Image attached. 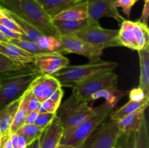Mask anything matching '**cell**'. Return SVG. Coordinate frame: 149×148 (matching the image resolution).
Listing matches in <instances>:
<instances>
[{"label":"cell","mask_w":149,"mask_h":148,"mask_svg":"<svg viewBox=\"0 0 149 148\" xmlns=\"http://www.w3.org/2000/svg\"><path fill=\"white\" fill-rule=\"evenodd\" d=\"M0 5L31 25L43 36H53L59 39L52 19L36 0H0Z\"/></svg>","instance_id":"cell-1"},{"label":"cell","mask_w":149,"mask_h":148,"mask_svg":"<svg viewBox=\"0 0 149 148\" xmlns=\"http://www.w3.org/2000/svg\"><path fill=\"white\" fill-rule=\"evenodd\" d=\"M119 65L116 62L99 59L79 65H67L52 75L61 86L72 88L74 86L100 73L111 72Z\"/></svg>","instance_id":"cell-2"},{"label":"cell","mask_w":149,"mask_h":148,"mask_svg":"<svg viewBox=\"0 0 149 148\" xmlns=\"http://www.w3.org/2000/svg\"><path fill=\"white\" fill-rule=\"evenodd\" d=\"M40 75L33 65L0 77V110L21 97L36 77Z\"/></svg>","instance_id":"cell-3"},{"label":"cell","mask_w":149,"mask_h":148,"mask_svg":"<svg viewBox=\"0 0 149 148\" xmlns=\"http://www.w3.org/2000/svg\"><path fill=\"white\" fill-rule=\"evenodd\" d=\"M95 112V107H90L88 103L79 100L72 93L65 101L61 103L56 111V116L63 129L62 138L70 134Z\"/></svg>","instance_id":"cell-4"},{"label":"cell","mask_w":149,"mask_h":148,"mask_svg":"<svg viewBox=\"0 0 149 148\" xmlns=\"http://www.w3.org/2000/svg\"><path fill=\"white\" fill-rule=\"evenodd\" d=\"M113 110L114 107L109 105L106 102L95 107V112L91 117L81 123L68 136L61 138L60 145L68 147L80 148L86 139L110 116Z\"/></svg>","instance_id":"cell-5"},{"label":"cell","mask_w":149,"mask_h":148,"mask_svg":"<svg viewBox=\"0 0 149 148\" xmlns=\"http://www.w3.org/2000/svg\"><path fill=\"white\" fill-rule=\"evenodd\" d=\"M119 29H107L101 27L98 21L87 18V23L76 36L104 50L106 48L121 46L118 40Z\"/></svg>","instance_id":"cell-6"},{"label":"cell","mask_w":149,"mask_h":148,"mask_svg":"<svg viewBox=\"0 0 149 148\" xmlns=\"http://www.w3.org/2000/svg\"><path fill=\"white\" fill-rule=\"evenodd\" d=\"M118 40L121 46L138 51L149 46L148 26L145 23L126 20L122 22Z\"/></svg>","instance_id":"cell-7"},{"label":"cell","mask_w":149,"mask_h":148,"mask_svg":"<svg viewBox=\"0 0 149 148\" xmlns=\"http://www.w3.org/2000/svg\"><path fill=\"white\" fill-rule=\"evenodd\" d=\"M117 84L118 75L111 71L96 75L74 86L72 93L79 100L89 103L93 94L104 89L116 87Z\"/></svg>","instance_id":"cell-8"},{"label":"cell","mask_w":149,"mask_h":148,"mask_svg":"<svg viewBox=\"0 0 149 148\" xmlns=\"http://www.w3.org/2000/svg\"><path fill=\"white\" fill-rule=\"evenodd\" d=\"M121 135L118 122L109 116L86 139L80 148H113Z\"/></svg>","instance_id":"cell-9"},{"label":"cell","mask_w":149,"mask_h":148,"mask_svg":"<svg viewBox=\"0 0 149 148\" xmlns=\"http://www.w3.org/2000/svg\"><path fill=\"white\" fill-rule=\"evenodd\" d=\"M61 43L59 52L61 54L74 53L88 58L90 61L100 59L103 50L74 35L59 37Z\"/></svg>","instance_id":"cell-10"},{"label":"cell","mask_w":149,"mask_h":148,"mask_svg":"<svg viewBox=\"0 0 149 148\" xmlns=\"http://www.w3.org/2000/svg\"><path fill=\"white\" fill-rule=\"evenodd\" d=\"M69 65V59L58 52L36 55L33 65L39 74L52 75Z\"/></svg>","instance_id":"cell-11"},{"label":"cell","mask_w":149,"mask_h":148,"mask_svg":"<svg viewBox=\"0 0 149 148\" xmlns=\"http://www.w3.org/2000/svg\"><path fill=\"white\" fill-rule=\"evenodd\" d=\"M115 1L116 0H87L88 17L97 21L102 17H111L120 25L125 17L118 11Z\"/></svg>","instance_id":"cell-12"},{"label":"cell","mask_w":149,"mask_h":148,"mask_svg":"<svg viewBox=\"0 0 149 148\" xmlns=\"http://www.w3.org/2000/svg\"><path fill=\"white\" fill-rule=\"evenodd\" d=\"M32 94L41 103L51 97L61 86L59 81L54 76L40 75L33 79L30 85Z\"/></svg>","instance_id":"cell-13"},{"label":"cell","mask_w":149,"mask_h":148,"mask_svg":"<svg viewBox=\"0 0 149 148\" xmlns=\"http://www.w3.org/2000/svg\"><path fill=\"white\" fill-rule=\"evenodd\" d=\"M63 133V126L55 115L53 120L42 131L39 137L40 148H57Z\"/></svg>","instance_id":"cell-14"},{"label":"cell","mask_w":149,"mask_h":148,"mask_svg":"<svg viewBox=\"0 0 149 148\" xmlns=\"http://www.w3.org/2000/svg\"><path fill=\"white\" fill-rule=\"evenodd\" d=\"M0 53L23 65H33L34 60V55L26 52L11 42L0 43Z\"/></svg>","instance_id":"cell-15"},{"label":"cell","mask_w":149,"mask_h":148,"mask_svg":"<svg viewBox=\"0 0 149 148\" xmlns=\"http://www.w3.org/2000/svg\"><path fill=\"white\" fill-rule=\"evenodd\" d=\"M148 107H143L136 111L127 115L118 120V127L121 133L129 134L132 132H137L139 130L143 119L145 117V111Z\"/></svg>","instance_id":"cell-16"},{"label":"cell","mask_w":149,"mask_h":148,"mask_svg":"<svg viewBox=\"0 0 149 148\" xmlns=\"http://www.w3.org/2000/svg\"><path fill=\"white\" fill-rule=\"evenodd\" d=\"M20 99L21 97L0 110V138L10 135V127L20 104Z\"/></svg>","instance_id":"cell-17"},{"label":"cell","mask_w":149,"mask_h":148,"mask_svg":"<svg viewBox=\"0 0 149 148\" xmlns=\"http://www.w3.org/2000/svg\"><path fill=\"white\" fill-rule=\"evenodd\" d=\"M87 18H88V7L87 0H84L65 9L52 19V20H81Z\"/></svg>","instance_id":"cell-18"},{"label":"cell","mask_w":149,"mask_h":148,"mask_svg":"<svg viewBox=\"0 0 149 148\" xmlns=\"http://www.w3.org/2000/svg\"><path fill=\"white\" fill-rule=\"evenodd\" d=\"M31 94V89L29 86V89L21 96L20 104L17 107L14 120H13L12 126L10 127V134L17 132L25 124L26 118L28 115V105H29V100H30Z\"/></svg>","instance_id":"cell-19"},{"label":"cell","mask_w":149,"mask_h":148,"mask_svg":"<svg viewBox=\"0 0 149 148\" xmlns=\"http://www.w3.org/2000/svg\"><path fill=\"white\" fill-rule=\"evenodd\" d=\"M45 12L50 16L55 17L65 9L79 3L84 0H36Z\"/></svg>","instance_id":"cell-20"},{"label":"cell","mask_w":149,"mask_h":148,"mask_svg":"<svg viewBox=\"0 0 149 148\" xmlns=\"http://www.w3.org/2000/svg\"><path fill=\"white\" fill-rule=\"evenodd\" d=\"M140 60L139 86L149 97V46L138 51Z\"/></svg>","instance_id":"cell-21"},{"label":"cell","mask_w":149,"mask_h":148,"mask_svg":"<svg viewBox=\"0 0 149 148\" xmlns=\"http://www.w3.org/2000/svg\"><path fill=\"white\" fill-rule=\"evenodd\" d=\"M129 91L127 90H119L116 87H109L95 93L90 97V102L103 98L106 100V103L111 107H115L119 100L128 94Z\"/></svg>","instance_id":"cell-22"},{"label":"cell","mask_w":149,"mask_h":148,"mask_svg":"<svg viewBox=\"0 0 149 148\" xmlns=\"http://www.w3.org/2000/svg\"><path fill=\"white\" fill-rule=\"evenodd\" d=\"M87 19L81 20H53L52 22L60 36H69L76 34L79 30H81L87 23Z\"/></svg>","instance_id":"cell-23"},{"label":"cell","mask_w":149,"mask_h":148,"mask_svg":"<svg viewBox=\"0 0 149 148\" xmlns=\"http://www.w3.org/2000/svg\"><path fill=\"white\" fill-rule=\"evenodd\" d=\"M149 103V98H146L145 100L140 102H134L130 100L127 103L121 107L118 110H113L110 115V118L112 120H114L118 121L121 120L122 118L133 112L136 111L138 109L141 108L143 107H148Z\"/></svg>","instance_id":"cell-24"},{"label":"cell","mask_w":149,"mask_h":148,"mask_svg":"<svg viewBox=\"0 0 149 148\" xmlns=\"http://www.w3.org/2000/svg\"><path fill=\"white\" fill-rule=\"evenodd\" d=\"M63 93V89L62 87L58 89L49 98L42 102L40 109H39V113H56L57 110L62 101Z\"/></svg>","instance_id":"cell-25"},{"label":"cell","mask_w":149,"mask_h":148,"mask_svg":"<svg viewBox=\"0 0 149 148\" xmlns=\"http://www.w3.org/2000/svg\"><path fill=\"white\" fill-rule=\"evenodd\" d=\"M10 13L11 14L12 17L14 19L15 21L17 23L19 27L20 28L21 30L23 31L26 40L31 41L33 42L37 41L38 39L42 36V33L39 31H38L36 28H34L31 25L28 23L27 22L24 21V20H22L21 18L17 17L15 15L13 14V13L10 12Z\"/></svg>","instance_id":"cell-26"},{"label":"cell","mask_w":149,"mask_h":148,"mask_svg":"<svg viewBox=\"0 0 149 148\" xmlns=\"http://www.w3.org/2000/svg\"><path fill=\"white\" fill-rule=\"evenodd\" d=\"M0 23L5 26V27H7L10 30H11L12 31L15 32V33L21 35V39L26 40L23 31L21 30L20 28L19 27L17 23L13 18L10 12L2 7H0Z\"/></svg>","instance_id":"cell-27"},{"label":"cell","mask_w":149,"mask_h":148,"mask_svg":"<svg viewBox=\"0 0 149 148\" xmlns=\"http://www.w3.org/2000/svg\"><path fill=\"white\" fill-rule=\"evenodd\" d=\"M36 43L46 52H59L61 46L59 39L53 36H43L42 35L38 39Z\"/></svg>","instance_id":"cell-28"},{"label":"cell","mask_w":149,"mask_h":148,"mask_svg":"<svg viewBox=\"0 0 149 148\" xmlns=\"http://www.w3.org/2000/svg\"><path fill=\"white\" fill-rule=\"evenodd\" d=\"M43 130L44 129L35 124H24L17 131V133L24 136L29 145L35 139L40 137Z\"/></svg>","instance_id":"cell-29"},{"label":"cell","mask_w":149,"mask_h":148,"mask_svg":"<svg viewBox=\"0 0 149 148\" xmlns=\"http://www.w3.org/2000/svg\"><path fill=\"white\" fill-rule=\"evenodd\" d=\"M29 65H23L12 60L5 55L0 53V75L12 72L22 71Z\"/></svg>","instance_id":"cell-30"},{"label":"cell","mask_w":149,"mask_h":148,"mask_svg":"<svg viewBox=\"0 0 149 148\" xmlns=\"http://www.w3.org/2000/svg\"><path fill=\"white\" fill-rule=\"evenodd\" d=\"M135 148H149V132L146 118L143 119L139 130L136 133Z\"/></svg>","instance_id":"cell-31"},{"label":"cell","mask_w":149,"mask_h":148,"mask_svg":"<svg viewBox=\"0 0 149 148\" xmlns=\"http://www.w3.org/2000/svg\"><path fill=\"white\" fill-rule=\"evenodd\" d=\"M10 42H11L13 44L17 45V46L24 49L26 52L33 54L34 55L46 52L37 44L36 42L31 41L24 40V39H10Z\"/></svg>","instance_id":"cell-32"},{"label":"cell","mask_w":149,"mask_h":148,"mask_svg":"<svg viewBox=\"0 0 149 148\" xmlns=\"http://www.w3.org/2000/svg\"><path fill=\"white\" fill-rule=\"evenodd\" d=\"M136 133L137 132H132L129 134L122 133L115 148H135Z\"/></svg>","instance_id":"cell-33"},{"label":"cell","mask_w":149,"mask_h":148,"mask_svg":"<svg viewBox=\"0 0 149 148\" xmlns=\"http://www.w3.org/2000/svg\"><path fill=\"white\" fill-rule=\"evenodd\" d=\"M55 115H56V113H39L34 124L41 129H45L47 126L50 124Z\"/></svg>","instance_id":"cell-34"},{"label":"cell","mask_w":149,"mask_h":148,"mask_svg":"<svg viewBox=\"0 0 149 148\" xmlns=\"http://www.w3.org/2000/svg\"><path fill=\"white\" fill-rule=\"evenodd\" d=\"M140 0H116L115 4L116 7H121L122 9L124 14L129 18L130 17L131 10L132 7Z\"/></svg>","instance_id":"cell-35"},{"label":"cell","mask_w":149,"mask_h":148,"mask_svg":"<svg viewBox=\"0 0 149 148\" xmlns=\"http://www.w3.org/2000/svg\"><path fill=\"white\" fill-rule=\"evenodd\" d=\"M128 94H129L130 100H131V101L140 102L146 98H149V97H148L144 92L143 90L140 87L132 89L130 91H129Z\"/></svg>","instance_id":"cell-36"},{"label":"cell","mask_w":149,"mask_h":148,"mask_svg":"<svg viewBox=\"0 0 149 148\" xmlns=\"http://www.w3.org/2000/svg\"><path fill=\"white\" fill-rule=\"evenodd\" d=\"M41 104L42 103L36 99V97L33 94L31 96L30 100H29V105H28V114L32 113V112L36 111L40 109Z\"/></svg>","instance_id":"cell-37"},{"label":"cell","mask_w":149,"mask_h":148,"mask_svg":"<svg viewBox=\"0 0 149 148\" xmlns=\"http://www.w3.org/2000/svg\"><path fill=\"white\" fill-rule=\"evenodd\" d=\"M0 32H1V33H3L5 36H7V38H9L10 39H21L22 38L21 35H20L17 33H15V32L12 31L11 30L7 28V27L3 26L1 23H0Z\"/></svg>","instance_id":"cell-38"},{"label":"cell","mask_w":149,"mask_h":148,"mask_svg":"<svg viewBox=\"0 0 149 148\" xmlns=\"http://www.w3.org/2000/svg\"><path fill=\"white\" fill-rule=\"evenodd\" d=\"M144 5L143 8L142 13H141V17L138 20L140 22L145 23L148 25V16H149V0H143Z\"/></svg>","instance_id":"cell-39"},{"label":"cell","mask_w":149,"mask_h":148,"mask_svg":"<svg viewBox=\"0 0 149 148\" xmlns=\"http://www.w3.org/2000/svg\"><path fill=\"white\" fill-rule=\"evenodd\" d=\"M39 113V110H36V111L32 112V113L28 114L26 118V121H25V124H34Z\"/></svg>","instance_id":"cell-40"},{"label":"cell","mask_w":149,"mask_h":148,"mask_svg":"<svg viewBox=\"0 0 149 148\" xmlns=\"http://www.w3.org/2000/svg\"><path fill=\"white\" fill-rule=\"evenodd\" d=\"M28 146V143L26 142L24 136L18 133V143H17V148H26Z\"/></svg>","instance_id":"cell-41"},{"label":"cell","mask_w":149,"mask_h":148,"mask_svg":"<svg viewBox=\"0 0 149 148\" xmlns=\"http://www.w3.org/2000/svg\"><path fill=\"white\" fill-rule=\"evenodd\" d=\"M10 140L13 148H17V143H18V133L17 132L10 134Z\"/></svg>","instance_id":"cell-42"},{"label":"cell","mask_w":149,"mask_h":148,"mask_svg":"<svg viewBox=\"0 0 149 148\" xmlns=\"http://www.w3.org/2000/svg\"><path fill=\"white\" fill-rule=\"evenodd\" d=\"M26 148H40V139H39V138L35 139L33 142L29 144Z\"/></svg>","instance_id":"cell-43"},{"label":"cell","mask_w":149,"mask_h":148,"mask_svg":"<svg viewBox=\"0 0 149 148\" xmlns=\"http://www.w3.org/2000/svg\"><path fill=\"white\" fill-rule=\"evenodd\" d=\"M10 39L7 38V36H4L3 33L0 32V43H3V42H10Z\"/></svg>","instance_id":"cell-44"},{"label":"cell","mask_w":149,"mask_h":148,"mask_svg":"<svg viewBox=\"0 0 149 148\" xmlns=\"http://www.w3.org/2000/svg\"><path fill=\"white\" fill-rule=\"evenodd\" d=\"M68 148H75V147H68Z\"/></svg>","instance_id":"cell-45"},{"label":"cell","mask_w":149,"mask_h":148,"mask_svg":"<svg viewBox=\"0 0 149 148\" xmlns=\"http://www.w3.org/2000/svg\"><path fill=\"white\" fill-rule=\"evenodd\" d=\"M1 7V5H0V7Z\"/></svg>","instance_id":"cell-46"},{"label":"cell","mask_w":149,"mask_h":148,"mask_svg":"<svg viewBox=\"0 0 149 148\" xmlns=\"http://www.w3.org/2000/svg\"><path fill=\"white\" fill-rule=\"evenodd\" d=\"M113 148H115V147H113Z\"/></svg>","instance_id":"cell-47"}]
</instances>
